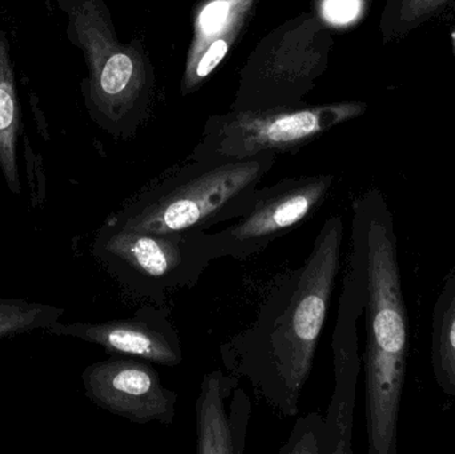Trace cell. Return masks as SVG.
<instances>
[{
    "mask_svg": "<svg viewBox=\"0 0 455 454\" xmlns=\"http://www.w3.org/2000/svg\"><path fill=\"white\" fill-rule=\"evenodd\" d=\"M63 314V309L50 304L0 299V340L19 333L48 331L60 322Z\"/></svg>",
    "mask_w": 455,
    "mask_h": 454,
    "instance_id": "cell-15",
    "label": "cell"
},
{
    "mask_svg": "<svg viewBox=\"0 0 455 454\" xmlns=\"http://www.w3.org/2000/svg\"><path fill=\"white\" fill-rule=\"evenodd\" d=\"M21 133L20 104L16 95L10 44L0 29V168L12 194L21 192L16 147Z\"/></svg>",
    "mask_w": 455,
    "mask_h": 454,
    "instance_id": "cell-12",
    "label": "cell"
},
{
    "mask_svg": "<svg viewBox=\"0 0 455 454\" xmlns=\"http://www.w3.org/2000/svg\"><path fill=\"white\" fill-rule=\"evenodd\" d=\"M253 0H212L200 11L195 26V40L189 53L187 74L207 48L229 51L243 16Z\"/></svg>",
    "mask_w": 455,
    "mask_h": 454,
    "instance_id": "cell-14",
    "label": "cell"
},
{
    "mask_svg": "<svg viewBox=\"0 0 455 454\" xmlns=\"http://www.w3.org/2000/svg\"><path fill=\"white\" fill-rule=\"evenodd\" d=\"M331 176L283 181L259 191L251 210L219 232L204 231L213 260L246 259L312 218L331 192Z\"/></svg>",
    "mask_w": 455,
    "mask_h": 454,
    "instance_id": "cell-5",
    "label": "cell"
},
{
    "mask_svg": "<svg viewBox=\"0 0 455 454\" xmlns=\"http://www.w3.org/2000/svg\"><path fill=\"white\" fill-rule=\"evenodd\" d=\"M82 378L88 399L112 415L135 424L175 420L178 394L165 388L152 362L114 356L85 368Z\"/></svg>",
    "mask_w": 455,
    "mask_h": 454,
    "instance_id": "cell-6",
    "label": "cell"
},
{
    "mask_svg": "<svg viewBox=\"0 0 455 454\" xmlns=\"http://www.w3.org/2000/svg\"><path fill=\"white\" fill-rule=\"evenodd\" d=\"M363 104H341L272 116L245 117L230 125L215 154L227 160H243L275 149H288L331 125L363 114Z\"/></svg>",
    "mask_w": 455,
    "mask_h": 454,
    "instance_id": "cell-10",
    "label": "cell"
},
{
    "mask_svg": "<svg viewBox=\"0 0 455 454\" xmlns=\"http://www.w3.org/2000/svg\"><path fill=\"white\" fill-rule=\"evenodd\" d=\"M432 370L441 391L455 396V264L433 308Z\"/></svg>",
    "mask_w": 455,
    "mask_h": 454,
    "instance_id": "cell-13",
    "label": "cell"
},
{
    "mask_svg": "<svg viewBox=\"0 0 455 454\" xmlns=\"http://www.w3.org/2000/svg\"><path fill=\"white\" fill-rule=\"evenodd\" d=\"M69 18V34L84 48L91 71V96L99 111L111 115L136 80L138 68L130 53L112 42L92 0H59Z\"/></svg>",
    "mask_w": 455,
    "mask_h": 454,
    "instance_id": "cell-9",
    "label": "cell"
},
{
    "mask_svg": "<svg viewBox=\"0 0 455 454\" xmlns=\"http://www.w3.org/2000/svg\"><path fill=\"white\" fill-rule=\"evenodd\" d=\"M451 2L453 0H400L398 35H406L441 12H445Z\"/></svg>",
    "mask_w": 455,
    "mask_h": 454,
    "instance_id": "cell-16",
    "label": "cell"
},
{
    "mask_svg": "<svg viewBox=\"0 0 455 454\" xmlns=\"http://www.w3.org/2000/svg\"><path fill=\"white\" fill-rule=\"evenodd\" d=\"M270 165L269 157L259 155L218 163L144 192L106 221L156 235L208 231L251 210Z\"/></svg>",
    "mask_w": 455,
    "mask_h": 454,
    "instance_id": "cell-3",
    "label": "cell"
},
{
    "mask_svg": "<svg viewBox=\"0 0 455 454\" xmlns=\"http://www.w3.org/2000/svg\"><path fill=\"white\" fill-rule=\"evenodd\" d=\"M344 221L323 224L307 260L277 277L251 325L221 346L224 365L283 416L299 412L341 267Z\"/></svg>",
    "mask_w": 455,
    "mask_h": 454,
    "instance_id": "cell-1",
    "label": "cell"
},
{
    "mask_svg": "<svg viewBox=\"0 0 455 454\" xmlns=\"http://www.w3.org/2000/svg\"><path fill=\"white\" fill-rule=\"evenodd\" d=\"M352 252L363 282L368 453L397 454L398 416L408 359V315L395 219L379 189H371L353 204Z\"/></svg>",
    "mask_w": 455,
    "mask_h": 454,
    "instance_id": "cell-2",
    "label": "cell"
},
{
    "mask_svg": "<svg viewBox=\"0 0 455 454\" xmlns=\"http://www.w3.org/2000/svg\"><path fill=\"white\" fill-rule=\"evenodd\" d=\"M47 332L79 339L101 346L112 356L133 357L152 364L175 368L183 362V349L167 315L152 306L135 316L107 323H55Z\"/></svg>",
    "mask_w": 455,
    "mask_h": 454,
    "instance_id": "cell-8",
    "label": "cell"
},
{
    "mask_svg": "<svg viewBox=\"0 0 455 454\" xmlns=\"http://www.w3.org/2000/svg\"><path fill=\"white\" fill-rule=\"evenodd\" d=\"M363 311V282L360 264L350 252L349 266L339 299L334 332L336 388L328 416L320 424L321 453H352L353 408L358 376L357 320Z\"/></svg>",
    "mask_w": 455,
    "mask_h": 454,
    "instance_id": "cell-7",
    "label": "cell"
},
{
    "mask_svg": "<svg viewBox=\"0 0 455 454\" xmlns=\"http://www.w3.org/2000/svg\"><path fill=\"white\" fill-rule=\"evenodd\" d=\"M237 376L215 370L203 378L196 402V453L241 454L245 450L251 400Z\"/></svg>",
    "mask_w": 455,
    "mask_h": 454,
    "instance_id": "cell-11",
    "label": "cell"
},
{
    "mask_svg": "<svg viewBox=\"0 0 455 454\" xmlns=\"http://www.w3.org/2000/svg\"><path fill=\"white\" fill-rule=\"evenodd\" d=\"M363 0H323V16L329 23L349 24L360 15Z\"/></svg>",
    "mask_w": 455,
    "mask_h": 454,
    "instance_id": "cell-17",
    "label": "cell"
},
{
    "mask_svg": "<svg viewBox=\"0 0 455 454\" xmlns=\"http://www.w3.org/2000/svg\"><path fill=\"white\" fill-rule=\"evenodd\" d=\"M92 252L125 290L159 306L172 291L196 285L213 261L204 231L156 235L107 221Z\"/></svg>",
    "mask_w": 455,
    "mask_h": 454,
    "instance_id": "cell-4",
    "label": "cell"
}]
</instances>
